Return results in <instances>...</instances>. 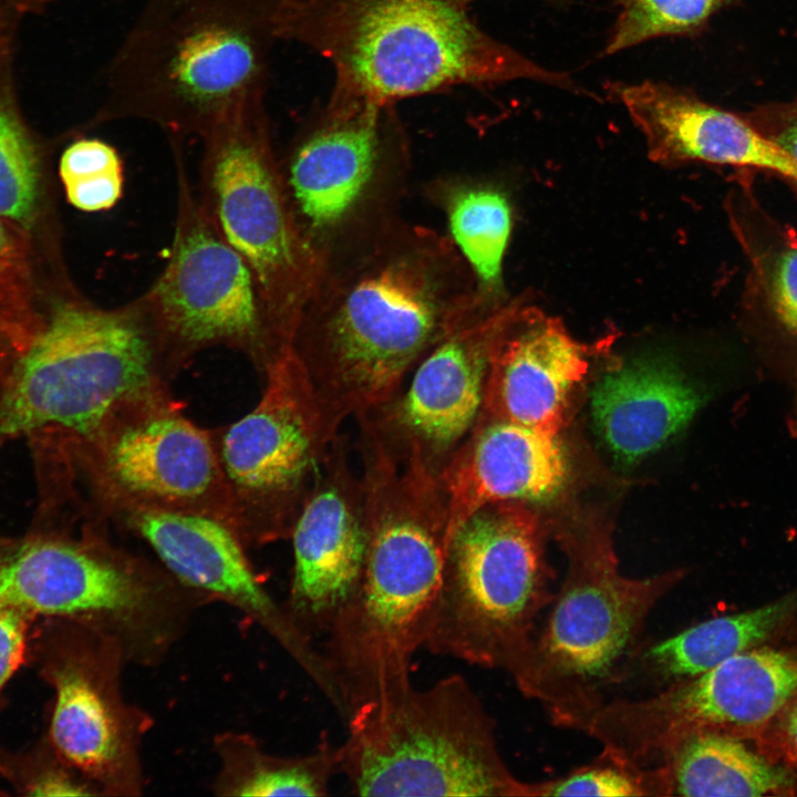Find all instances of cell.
Returning <instances> with one entry per match:
<instances>
[{"instance_id": "1", "label": "cell", "mask_w": 797, "mask_h": 797, "mask_svg": "<svg viewBox=\"0 0 797 797\" xmlns=\"http://www.w3.org/2000/svg\"><path fill=\"white\" fill-rule=\"evenodd\" d=\"M491 308L452 238L382 218L324 249L293 348L338 433L391 401L437 343Z\"/></svg>"}, {"instance_id": "2", "label": "cell", "mask_w": 797, "mask_h": 797, "mask_svg": "<svg viewBox=\"0 0 797 797\" xmlns=\"http://www.w3.org/2000/svg\"><path fill=\"white\" fill-rule=\"evenodd\" d=\"M368 547L359 584L322 652L344 705L412 685L414 654L429 634L448 544L447 500L424 467L384 462L363 475Z\"/></svg>"}, {"instance_id": "3", "label": "cell", "mask_w": 797, "mask_h": 797, "mask_svg": "<svg viewBox=\"0 0 797 797\" xmlns=\"http://www.w3.org/2000/svg\"><path fill=\"white\" fill-rule=\"evenodd\" d=\"M272 27L330 62L333 89L379 103L517 80L583 92L486 33L458 0H273Z\"/></svg>"}, {"instance_id": "4", "label": "cell", "mask_w": 797, "mask_h": 797, "mask_svg": "<svg viewBox=\"0 0 797 797\" xmlns=\"http://www.w3.org/2000/svg\"><path fill=\"white\" fill-rule=\"evenodd\" d=\"M273 0H146L115 50L103 121L203 137L266 95Z\"/></svg>"}, {"instance_id": "5", "label": "cell", "mask_w": 797, "mask_h": 797, "mask_svg": "<svg viewBox=\"0 0 797 797\" xmlns=\"http://www.w3.org/2000/svg\"><path fill=\"white\" fill-rule=\"evenodd\" d=\"M176 369L144 293L114 307L60 304L13 371L0 435L54 427L96 443L123 422L169 405Z\"/></svg>"}, {"instance_id": "6", "label": "cell", "mask_w": 797, "mask_h": 797, "mask_svg": "<svg viewBox=\"0 0 797 797\" xmlns=\"http://www.w3.org/2000/svg\"><path fill=\"white\" fill-rule=\"evenodd\" d=\"M552 575L540 531L521 503H494L451 536L434 621L424 648L470 665L507 672L550 718L561 700L536 642L540 612L552 603Z\"/></svg>"}, {"instance_id": "7", "label": "cell", "mask_w": 797, "mask_h": 797, "mask_svg": "<svg viewBox=\"0 0 797 797\" xmlns=\"http://www.w3.org/2000/svg\"><path fill=\"white\" fill-rule=\"evenodd\" d=\"M340 773L361 796L536 797L497 747L495 721L460 675L363 704L345 720Z\"/></svg>"}, {"instance_id": "8", "label": "cell", "mask_w": 797, "mask_h": 797, "mask_svg": "<svg viewBox=\"0 0 797 797\" xmlns=\"http://www.w3.org/2000/svg\"><path fill=\"white\" fill-rule=\"evenodd\" d=\"M199 203L250 268L271 331L293 346L322 256L304 239L276 158L266 95L253 97L199 138Z\"/></svg>"}, {"instance_id": "9", "label": "cell", "mask_w": 797, "mask_h": 797, "mask_svg": "<svg viewBox=\"0 0 797 797\" xmlns=\"http://www.w3.org/2000/svg\"><path fill=\"white\" fill-rule=\"evenodd\" d=\"M265 376L256 406L216 437L211 434L230 526L245 546L290 538L338 436L294 348Z\"/></svg>"}, {"instance_id": "10", "label": "cell", "mask_w": 797, "mask_h": 797, "mask_svg": "<svg viewBox=\"0 0 797 797\" xmlns=\"http://www.w3.org/2000/svg\"><path fill=\"white\" fill-rule=\"evenodd\" d=\"M567 553L568 572L536 642L549 680L584 725L604 702L599 686L617 682L648 617L684 572L625 577L603 536L571 540Z\"/></svg>"}, {"instance_id": "11", "label": "cell", "mask_w": 797, "mask_h": 797, "mask_svg": "<svg viewBox=\"0 0 797 797\" xmlns=\"http://www.w3.org/2000/svg\"><path fill=\"white\" fill-rule=\"evenodd\" d=\"M176 220L167 263L145 292L169 356L178 368L195 353L227 346L265 372L286 351L268 322L256 279L219 235L194 195L173 141Z\"/></svg>"}, {"instance_id": "12", "label": "cell", "mask_w": 797, "mask_h": 797, "mask_svg": "<svg viewBox=\"0 0 797 797\" xmlns=\"http://www.w3.org/2000/svg\"><path fill=\"white\" fill-rule=\"evenodd\" d=\"M796 691L797 659L775 649L751 648L645 697L603 702L586 733L614 758L655 766L686 736L737 737L760 728Z\"/></svg>"}, {"instance_id": "13", "label": "cell", "mask_w": 797, "mask_h": 797, "mask_svg": "<svg viewBox=\"0 0 797 797\" xmlns=\"http://www.w3.org/2000/svg\"><path fill=\"white\" fill-rule=\"evenodd\" d=\"M70 628L50 671L52 744L100 795L141 796L143 745L154 718L125 696L128 662L121 646L82 624L70 622Z\"/></svg>"}, {"instance_id": "14", "label": "cell", "mask_w": 797, "mask_h": 797, "mask_svg": "<svg viewBox=\"0 0 797 797\" xmlns=\"http://www.w3.org/2000/svg\"><path fill=\"white\" fill-rule=\"evenodd\" d=\"M395 125L394 104L333 89L278 159L296 221L318 253L353 224Z\"/></svg>"}, {"instance_id": "15", "label": "cell", "mask_w": 797, "mask_h": 797, "mask_svg": "<svg viewBox=\"0 0 797 797\" xmlns=\"http://www.w3.org/2000/svg\"><path fill=\"white\" fill-rule=\"evenodd\" d=\"M520 303L505 301L451 332L415 366L406 390L358 417L361 425L439 474L482 414L496 343Z\"/></svg>"}, {"instance_id": "16", "label": "cell", "mask_w": 797, "mask_h": 797, "mask_svg": "<svg viewBox=\"0 0 797 797\" xmlns=\"http://www.w3.org/2000/svg\"><path fill=\"white\" fill-rule=\"evenodd\" d=\"M127 525L159 563L210 603H225L267 632L325 696L335 693L328 661L314 641L277 602L250 563L238 535L225 521L163 508L124 509Z\"/></svg>"}, {"instance_id": "17", "label": "cell", "mask_w": 797, "mask_h": 797, "mask_svg": "<svg viewBox=\"0 0 797 797\" xmlns=\"http://www.w3.org/2000/svg\"><path fill=\"white\" fill-rule=\"evenodd\" d=\"M148 580L138 559L107 544L43 540L0 560V609L51 615L122 636L141 620Z\"/></svg>"}, {"instance_id": "18", "label": "cell", "mask_w": 797, "mask_h": 797, "mask_svg": "<svg viewBox=\"0 0 797 797\" xmlns=\"http://www.w3.org/2000/svg\"><path fill=\"white\" fill-rule=\"evenodd\" d=\"M93 445L104 490L123 509L199 513L230 526L213 435L170 404L123 422Z\"/></svg>"}, {"instance_id": "19", "label": "cell", "mask_w": 797, "mask_h": 797, "mask_svg": "<svg viewBox=\"0 0 797 797\" xmlns=\"http://www.w3.org/2000/svg\"><path fill=\"white\" fill-rule=\"evenodd\" d=\"M290 538L293 567L282 604L314 640L327 635L354 593L368 547L362 480L351 469L343 438L331 443Z\"/></svg>"}, {"instance_id": "20", "label": "cell", "mask_w": 797, "mask_h": 797, "mask_svg": "<svg viewBox=\"0 0 797 797\" xmlns=\"http://www.w3.org/2000/svg\"><path fill=\"white\" fill-rule=\"evenodd\" d=\"M610 93L625 108L644 137L649 157L656 163L701 162L760 169L797 185V161L743 114L663 82L614 83Z\"/></svg>"}, {"instance_id": "21", "label": "cell", "mask_w": 797, "mask_h": 797, "mask_svg": "<svg viewBox=\"0 0 797 797\" xmlns=\"http://www.w3.org/2000/svg\"><path fill=\"white\" fill-rule=\"evenodd\" d=\"M569 474L557 433L500 418H478L438 476L448 507V540L494 503L548 501Z\"/></svg>"}, {"instance_id": "22", "label": "cell", "mask_w": 797, "mask_h": 797, "mask_svg": "<svg viewBox=\"0 0 797 797\" xmlns=\"http://www.w3.org/2000/svg\"><path fill=\"white\" fill-rule=\"evenodd\" d=\"M588 365L587 346L558 319L521 302L496 343L479 418L558 433Z\"/></svg>"}, {"instance_id": "23", "label": "cell", "mask_w": 797, "mask_h": 797, "mask_svg": "<svg viewBox=\"0 0 797 797\" xmlns=\"http://www.w3.org/2000/svg\"><path fill=\"white\" fill-rule=\"evenodd\" d=\"M707 400L706 390L663 354L629 359L592 389L593 424L621 464H634L685 428Z\"/></svg>"}, {"instance_id": "24", "label": "cell", "mask_w": 797, "mask_h": 797, "mask_svg": "<svg viewBox=\"0 0 797 797\" xmlns=\"http://www.w3.org/2000/svg\"><path fill=\"white\" fill-rule=\"evenodd\" d=\"M732 224L748 262L744 306L775 340L797 345V232L762 208L742 174Z\"/></svg>"}, {"instance_id": "25", "label": "cell", "mask_w": 797, "mask_h": 797, "mask_svg": "<svg viewBox=\"0 0 797 797\" xmlns=\"http://www.w3.org/2000/svg\"><path fill=\"white\" fill-rule=\"evenodd\" d=\"M786 597L742 613L710 619L656 642L624 664L618 682L635 672L661 689L696 677L764 641L795 611Z\"/></svg>"}, {"instance_id": "26", "label": "cell", "mask_w": 797, "mask_h": 797, "mask_svg": "<svg viewBox=\"0 0 797 797\" xmlns=\"http://www.w3.org/2000/svg\"><path fill=\"white\" fill-rule=\"evenodd\" d=\"M217 772L211 791L222 797L325 796L340 773V746L322 737L306 755L287 757L267 752L253 735L225 731L214 736Z\"/></svg>"}, {"instance_id": "27", "label": "cell", "mask_w": 797, "mask_h": 797, "mask_svg": "<svg viewBox=\"0 0 797 797\" xmlns=\"http://www.w3.org/2000/svg\"><path fill=\"white\" fill-rule=\"evenodd\" d=\"M672 795L756 797L788 788V774L749 751L737 737L698 733L677 742L665 755Z\"/></svg>"}, {"instance_id": "28", "label": "cell", "mask_w": 797, "mask_h": 797, "mask_svg": "<svg viewBox=\"0 0 797 797\" xmlns=\"http://www.w3.org/2000/svg\"><path fill=\"white\" fill-rule=\"evenodd\" d=\"M436 188L452 240L473 271L479 294L490 307L504 303L501 269L513 227L507 195L496 186L464 180Z\"/></svg>"}, {"instance_id": "29", "label": "cell", "mask_w": 797, "mask_h": 797, "mask_svg": "<svg viewBox=\"0 0 797 797\" xmlns=\"http://www.w3.org/2000/svg\"><path fill=\"white\" fill-rule=\"evenodd\" d=\"M731 1L620 0L603 52L611 55L652 39L697 33Z\"/></svg>"}, {"instance_id": "30", "label": "cell", "mask_w": 797, "mask_h": 797, "mask_svg": "<svg viewBox=\"0 0 797 797\" xmlns=\"http://www.w3.org/2000/svg\"><path fill=\"white\" fill-rule=\"evenodd\" d=\"M538 796H671L665 765L641 767L603 752L591 764L565 777L537 783Z\"/></svg>"}, {"instance_id": "31", "label": "cell", "mask_w": 797, "mask_h": 797, "mask_svg": "<svg viewBox=\"0 0 797 797\" xmlns=\"http://www.w3.org/2000/svg\"><path fill=\"white\" fill-rule=\"evenodd\" d=\"M34 146L9 108L0 104V216L27 224L38 197Z\"/></svg>"}, {"instance_id": "32", "label": "cell", "mask_w": 797, "mask_h": 797, "mask_svg": "<svg viewBox=\"0 0 797 797\" xmlns=\"http://www.w3.org/2000/svg\"><path fill=\"white\" fill-rule=\"evenodd\" d=\"M123 170V159L117 149L97 138L74 142L64 151L60 161L63 184Z\"/></svg>"}, {"instance_id": "33", "label": "cell", "mask_w": 797, "mask_h": 797, "mask_svg": "<svg viewBox=\"0 0 797 797\" xmlns=\"http://www.w3.org/2000/svg\"><path fill=\"white\" fill-rule=\"evenodd\" d=\"M743 115L797 161V100L764 104Z\"/></svg>"}, {"instance_id": "34", "label": "cell", "mask_w": 797, "mask_h": 797, "mask_svg": "<svg viewBox=\"0 0 797 797\" xmlns=\"http://www.w3.org/2000/svg\"><path fill=\"white\" fill-rule=\"evenodd\" d=\"M125 175L110 173L96 178L64 184L68 200L77 209L89 213L104 211L114 207L122 198Z\"/></svg>"}, {"instance_id": "35", "label": "cell", "mask_w": 797, "mask_h": 797, "mask_svg": "<svg viewBox=\"0 0 797 797\" xmlns=\"http://www.w3.org/2000/svg\"><path fill=\"white\" fill-rule=\"evenodd\" d=\"M31 615L0 609V690L21 665Z\"/></svg>"}, {"instance_id": "36", "label": "cell", "mask_w": 797, "mask_h": 797, "mask_svg": "<svg viewBox=\"0 0 797 797\" xmlns=\"http://www.w3.org/2000/svg\"><path fill=\"white\" fill-rule=\"evenodd\" d=\"M29 789L33 796L100 795L95 786L71 766L45 773Z\"/></svg>"}, {"instance_id": "37", "label": "cell", "mask_w": 797, "mask_h": 797, "mask_svg": "<svg viewBox=\"0 0 797 797\" xmlns=\"http://www.w3.org/2000/svg\"><path fill=\"white\" fill-rule=\"evenodd\" d=\"M784 735L789 755L797 760V705L793 707L787 716Z\"/></svg>"}, {"instance_id": "38", "label": "cell", "mask_w": 797, "mask_h": 797, "mask_svg": "<svg viewBox=\"0 0 797 797\" xmlns=\"http://www.w3.org/2000/svg\"><path fill=\"white\" fill-rule=\"evenodd\" d=\"M10 240L8 232L0 221V260L9 255Z\"/></svg>"}, {"instance_id": "39", "label": "cell", "mask_w": 797, "mask_h": 797, "mask_svg": "<svg viewBox=\"0 0 797 797\" xmlns=\"http://www.w3.org/2000/svg\"><path fill=\"white\" fill-rule=\"evenodd\" d=\"M795 398H794V406L793 412L790 416V424L794 428V432L797 434V382H796V389H795Z\"/></svg>"}, {"instance_id": "40", "label": "cell", "mask_w": 797, "mask_h": 797, "mask_svg": "<svg viewBox=\"0 0 797 797\" xmlns=\"http://www.w3.org/2000/svg\"><path fill=\"white\" fill-rule=\"evenodd\" d=\"M458 1H460L462 3L468 6V3H469L470 1H474V0H458Z\"/></svg>"}]
</instances>
